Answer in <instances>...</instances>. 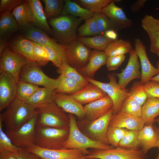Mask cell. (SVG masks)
Masks as SVG:
<instances>
[{
	"label": "cell",
	"instance_id": "cell-7",
	"mask_svg": "<svg viewBox=\"0 0 159 159\" xmlns=\"http://www.w3.org/2000/svg\"><path fill=\"white\" fill-rule=\"evenodd\" d=\"M115 75L114 73L108 74L107 77L109 80L108 83H104L85 77L89 82L101 89L111 98L113 103V114H116L120 111L123 102L129 97V90L122 87L118 84Z\"/></svg>",
	"mask_w": 159,
	"mask_h": 159
},
{
	"label": "cell",
	"instance_id": "cell-57",
	"mask_svg": "<svg viewBox=\"0 0 159 159\" xmlns=\"http://www.w3.org/2000/svg\"><path fill=\"white\" fill-rule=\"evenodd\" d=\"M157 147H158V155L157 157L155 158V159H159V139H158V143Z\"/></svg>",
	"mask_w": 159,
	"mask_h": 159
},
{
	"label": "cell",
	"instance_id": "cell-15",
	"mask_svg": "<svg viewBox=\"0 0 159 159\" xmlns=\"http://www.w3.org/2000/svg\"><path fill=\"white\" fill-rule=\"evenodd\" d=\"M130 57L125 68L119 73H114L119 78L118 84L125 88L131 81L135 79H140L141 72L140 70V64L135 49L132 48L129 53Z\"/></svg>",
	"mask_w": 159,
	"mask_h": 159
},
{
	"label": "cell",
	"instance_id": "cell-54",
	"mask_svg": "<svg viewBox=\"0 0 159 159\" xmlns=\"http://www.w3.org/2000/svg\"><path fill=\"white\" fill-rule=\"evenodd\" d=\"M0 159H18L16 154L8 151H0Z\"/></svg>",
	"mask_w": 159,
	"mask_h": 159
},
{
	"label": "cell",
	"instance_id": "cell-22",
	"mask_svg": "<svg viewBox=\"0 0 159 159\" xmlns=\"http://www.w3.org/2000/svg\"><path fill=\"white\" fill-rule=\"evenodd\" d=\"M141 26L150 39V52L156 54L159 51V19L146 15L142 19Z\"/></svg>",
	"mask_w": 159,
	"mask_h": 159
},
{
	"label": "cell",
	"instance_id": "cell-18",
	"mask_svg": "<svg viewBox=\"0 0 159 159\" xmlns=\"http://www.w3.org/2000/svg\"><path fill=\"white\" fill-rule=\"evenodd\" d=\"M134 43L135 49L140 59L141 68L140 82L143 84L158 74V71L150 62L147 56L145 47L142 40L139 38H136L134 40Z\"/></svg>",
	"mask_w": 159,
	"mask_h": 159
},
{
	"label": "cell",
	"instance_id": "cell-28",
	"mask_svg": "<svg viewBox=\"0 0 159 159\" xmlns=\"http://www.w3.org/2000/svg\"><path fill=\"white\" fill-rule=\"evenodd\" d=\"M20 27L11 11L0 13V38L7 41Z\"/></svg>",
	"mask_w": 159,
	"mask_h": 159
},
{
	"label": "cell",
	"instance_id": "cell-48",
	"mask_svg": "<svg viewBox=\"0 0 159 159\" xmlns=\"http://www.w3.org/2000/svg\"><path fill=\"white\" fill-rule=\"evenodd\" d=\"M143 84L148 97L159 98V82L150 80Z\"/></svg>",
	"mask_w": 159,
	"mask_h": 159
},
{
	"label": "cell",
	"instance_id": "cell-23",
	"mask_svg": "<svg viewBox=\"0 0 159 159\" xmlns=\"http://www.w3.org/2000/svg\"><path fill=\"white\" fill-rule=\"evenodd\" d=\"M107 57L104 51L92 50L89 61L83 67L77 69L85 77L94 79L97 71L106 64Z\"/></svg>",
	"mask_w": 159,
	"mask_h": 159
},
{
	"label": "cell",
	"instance_id": "cell-8",
	"mask_svg": "<svg viewBox=\"0 0 159 159\" xmlns=\"http://www.w3.org/2000/svg\"><path fill=\"white\" fill-rule=\"evenodd\" d=\"M22 29L23 37L37 43L49 47L58 54L63 62L68 64L65 46L51 38L43 30L32 24Z\"/></svg>",
	"mask_w": 159,
	"mask_h": 159
},
{
	"label": "cell",
	"instance_id": "cell-37",
	"mask_svg": "<svg viewBox=\"0 0 159 159\" xmlns=\"http://www.w3.org/2000/svg\"><path fill=\"white\" fill-rule=\"evenodd\" d=\"M139 131L128 130L120 141L118 147L127 149H137L140 147Z\"/></svg>",
	"mask_w": 159,
	"mask_h": 159
},
{
	"label": "cell",
	"instance_id": "cell-56",
	"mask_svg": "<svg viewBox=\"0 0 159 159\" xmlns=\"http://www.w3.org/2000/svg\"><path fill=\"white\" fill-rule=\"evenodd\" d=\"M156 66L158 71V73L156 76L152 78L150 80L159 82V60H158L156 62Z\"/></svg>",
	"mask_w": 159,
	"mask_h": 159
},
{
	"label": "cell",
	"instance_id": "cell-44",
	"mask_svg": "<svg viewBox=\"0 0 159 159\" xmlns=\"http://www.w3.org/2000/svg\"><path fill=\"white\" fill-rule=\"evenodd\" d=\"M142 106L130 97L123 102L120 111L139 117H141Z\"/></svg>",
	"mask_w": 159,
	"mask_h": 159
},
{
	"label": "cell",
	"instance_id": "cell-13",
	"mask_svg": "<svg viewBox=\"0 0 159 159\" xmlns=\"http://www.w3.org/2000/svg\"><path fill=\"white\" fill-rule=\"evenodd\" d=\"M65 47L68 63L71 67L77 69L87 64L92 51L90 48L77 40Z\"/></svg>",
	"mask_w": 159,
	"mask_h": 159
},
{
	"label": "cell",
	"instance_id": "cell-20",
	"mask_svg": "<svg viewBox=\"0 0 159 159\" xmlns=\"http://www.w3.org/2000/svg\"><path fill=\"white\" fill-rule=\"evenodd\" d=\"M113 107L112 99L107 95L84 107L85 117L87 120L93 121L107 114Z\"/></svg>",
	"mask_w": 159,
	"mask_h": 159
},
{
	"label": "cell",
	"instance_id": "cell-61",
	"mask_svg": "<svg viewBox=\"0 0 159 159\" xmlns=\"http://www.w3.org/2000/svg\"><path fill=\"white\" fill-rule=\"evenodd\" d=\"M39 159H43L40 158H39Z\"/></svg>",
	"mask_w": 159,
	"mask_h": 159
},
{
	"label": "cell",
	"instance_id": "cell-59",
	"mask_svg": "<svg viewBox=\"0 0 159 159\" xmlns=\"http://www.w3.org/2000/svg\"><path fill=\"white\" fill-rule=\"evenodd\" d=\"M156 121L157 122L159 125V117L156 119Z\"/></svg>",
	"mask_w": 159,
	"mask_h": 159
},
{
	"label": "cell",
	"instance_id": "cell-52",
	"mask_svg": "<svg viewBox=\"0 0 159 159\" xmlns=\"http://www.w3.org/2000/svg\"><path fill=\"white\" fill-rule=\"evenodd\" d=\"M16 155L18 159H39L40 158L24 148H21Z\"/></svg>",
	"mask_w": 159,
	"mask_h": 159
},
{
	"label": "cell",
	"instance_id": "cell-43",
	"mask_svg": "<svg viewBox=\"0 0 159 159\" xmlns=\"http://www.w3.org/2000/svg\"><path fill=\"white\" fill-rule=\"evenodd\" d=\"M128 130L126 128L109 126L107 133L109 144L114 147H118L120 141Z\"/></svg>",
	"mask_w": 159,
	"mask_h": 159
},
{
	"label": "cell",
	"instance_id": "cell-35",
	"mask_svg": "<svg viewBox=\"0 0 159 159\" xmlns=\"http://www.w3.org/2000/svg\"><path fill=\"white\" fill-rule=\"evenodd\" d=\"M58 78L59 84L55 90L56 92L72 95L84 87L74 80L62 74H60Z\"/></svg>",
	"mask_w": 159,
	"mask_h": 159
},
{
	"label": "cell",
	"instance_id": "cell-50",
	"mask_svg": "<svg viewBox=\"0 0 159 159\" xmlns=\"http://www.w3.org/2000/svg\"><path fill=\"white\" fill-rule=\"evenodd\" d=\"M23 0H1L0 13L6 11H11L15 8L22 4Z\"/></svg>",
	"mask_w": 159,
	"mask_h": 159
},
{
	"label": "cell",
	"instance_id": "cell-58",
	"mask_svg": "<svg viewBox=\"0 0 159 159\" xmlns=\"http://www.w3.org/2000/svg\"><path fill=\"white\" fill-rule=\"evenodd\" d=\"M79 159H97L94 158H86L85 156Z\"/></svg>",
	"mask_w": 159,
	"mask_h": 159
},
{
	"label": "cell",
	"instance_id": "cell-38",
	"mask_svg": "<svg viewBox=\"0 0 159 159\" xmlns=\"http://www.w3.org/2000/svg\"><path fill=\"white\" fill-rule=\"evenodd\" d=\"M44 4V12L47 19L58 17L61 14L64 5L63 0H42Z\"/></svg>",
	"mask_w": 159,
	"mask_h": 159
},
{
	"label": "cell",
	"instance_id": "cell-14",
	"mask_svg": "<svg viewBox=\"0 0 159 159\" xmlns=\"http://www.w3.org/2000/svg\"><path fill=\"white\" fill-rule=\"evenodd\" d=\"M113 108L105 115L92 121H89L87 131L90 138L106 145H109L107 133L111 117ZM88 121V120H87Z\"/></svg>",
	"mask_w": 159,
	"mask_h": 159
},
{
	"label": "cell",
	"instance_id": "cell-12",
	"mask_svg": "<svg viewBox=\"0 0 159 159\" xmlns=\"http://www.w3.org/2000/svg\"><path fill=\"white\" fill-rule=\"evenodd\" d=\"M26 149L43 159H79L88 154V153L80 149H47L35 145Z\"/></svg>",
	"mask_w": 159,
	"mask_h": 159
},
{
	"label": "cell",
	"instance_id": "cell-34",
	"mask_svg": "<svg viewBox=\"0 0 159 159\" xmlns=\"http://www.w3.org/2000/svg\"><path fill=\"white\" fill-rule=\"evenodd\" d=\"M132 49L130 42L128 40L116 39L110 43L104 51L107 57L129 53Z\"/></svg>",
	"mask_w": 159,
	"mask_h": 159
},
{
	"label": "cell",
	"instance_id": "cell-29",
	"mask_svg": "<svg viewBox=\"0 0 159 159\" xmlns=\"http://www.w3.org/2000/svg\"><path fill=\"white\" fill-rule=\"evenodd\" d=\"M11 13L20 28H24L31 24L32 13L28 0H24L21 4L14 9Z\"/></svg>",
	"mask_w": 159,
	"mask_h": 159
},
{
	"label": "cell",
	"instance_id": "cell-47",
	"mask_svg": "<svg viewBox=\"0 0 159 159\" xmlns=\"http://www.w3.org/2000/svg\"><path fill=\"white\" fill-rule=\"evenodd\" d=\"M32 42L34 44V53L37 59L35 63L41 67L46 65L49 61L47 52L41 44Z\"/></svg>",
	"mask_w": 159,
	"mask_h": 159
},
{
	"label": "cell",
	"instance_id": "cell-3",
	"mask_svg": "<svg viewBox=\"0 0 159 159\" xmlns=\"http://www.w3.org/2000/svg\"><path fill=\"white\" fill-rule=\"evenodd\" d=\"M69 132L64 144V148L78 149L89 153L88 148L109 150L115 148L112 145L104 144L93 140L83 133L77 124L76 119L73 114L69 113Z\"/></svg>",
	"mask_w": 159,
	"mask_h": 159
},
{
	"label": "cell",
	"instance_id": "cell-39",
	"mask_svg": "<svg viewBox=\"0 0 159 159\" xmlns=\"http://www.w3.org/2000/svg\"><path fill=\"white\" fill-rule=\"evenodd\" d=\"M39 87L38 86L19 80L17 83L16 97L20 100L25 102Z\"/></svg>",
	"mask_w": 159,
	"mask_h": 159
},
{
	"label": "cell",
	"instance_id": "cell-60",
	"mask_svg": "<svg viewBox=\"0 0 159 159\" xmlns=\"http://www.w3.org/2000/svg\"><path fill=\"white\" fill-rule=\"evenodd\" d=\"M156 54L157 56L159 57V51Z\"/></svg>",
	"mask_w": 159,
	"mask_h": 159
},
{
	"label": "cell",
	"instance_id": "cell-49",
	"mask_svg": "<svg viewBox=\"0 0 159 159\" xmlns=\"http://www.w3.org/2000/svg\"><path fill=\"white\" fill-rule=\"evenodd\" d=\"M125 56L124 54H120L108 57L106 65L108 71L117 69L125 60Z\"/></svg>",
	"mask_w": 159,
	"mask_h": 159
},
{
	"label": "cell",
	"instance_id": "cell-5",
	"mask_svg": "<svg viewBox=\"0 0 159 159\" xmlns=\"http://www.w3.org/2000/svg\"><path fill=\"white\" fill-rule=\"evenodd\" d=\"M36 125L69 129L68 115L54 101L36 108Z\"/></svg>",
	"mask_w": 159,
	"mask_h": 159
},
{
	"label": "cell",
	"instance_id": "cell-55",
	"mask_svg": "<svg viewBox=\"0 0 159 159\" xmlns=\"http://www.w3.org/2000/svg\"><path fill=\"white\" fill-rule=\"evenodd\" d=\"M0 55L4 49L8 45L7 41L0 38Z\"/></svg>",
	"mask_w": 159,
	"mask_h": 159
},
{
	"label": "cell",
	"instance_id": "cell-16",
	"mask_svg": "<svg viewBox=\"0 0 159 159\" xmlns=\"http://www.w3.org/2000/svg\"><path fill=\"white\" fill-rule=\"evenodd\" d=\"M17 82L10 74H0V111L5 109L16 97Z\"/></svg>",
	"mask_w": 159,
	"mask_h": 159
},
{
	"label": "cell",
	"instance_id": "cell-33",
	"mask_svg": "<svg viewBox=\"0 0 159 159\" xmlns=\"http://www.w3.org/2000/svg\"><path fill=\"white\" fill-rule=\"evenodd\" d=\"M76 40L90 49L101 51H104L108 45L114 40L105 34L92 37H77Z\"/></svg>",
	"mask_w": 159,
	"mask_h": 159
},
{
	"label": "cell",
	"instance_id": "cell-11",
	"mask_svg": "<svg viewBox=\"0 0 159 159\" xmlns=\"http://www.w3.org/2000/svg\"><path fill=\"white\" fill-rule=\"evenodd\" d=\"M85 157L97 159H149L141 149H127L119 147L107 150L92 149Z\"/></svg>",
	"mask_w": 159,
	"mask_h": 159
},
{
	"label": "cell",
	"instance_id": "cell-9",
	"mask_svg": "<svg viewBox=\"0 0 159 159\" xmlns=\"http://www.w3.org/2000/svg\"><path fill=\"white\" fill-rule=\"evenodd\" d=\"M0 55V73L10 74L17 83L19 81L21 69L28 62V60L24 56L11 51L7 46Z\"/></svg>",
	"mask_w": 159,
	"mask_h": 159
},
{
	"label": "cell",
	"instance_id": "cell-10",
	"mask_svg": "<svg viewBox=\"0 0 159 159\" xmlns=\"http://www.w3.org/2000/svg\"><path fill=\"white\" fill-rule=\"evenodd\" d=\"M37 114L16 131L6 130V133L16 147L27 148L34 144Z\"/></svg>",
	"mask_w": 159,
	"mask_h": 159
},
{
	"label": "cell",
	"instance_id": "cell-51",
	"mask_svg": "<svg viewBox=\"0 0 159 159\" xmlns=\"http://www.w3.org/2000/svg\"><path fill=\"white\" fill-rule=\"evenodd\" d=\"M41 45L47 52L49 61L52 62L53 64L57 68L60 67L62 64L64 62H63L58 54L49 47Z\"/></svg>",
	"mask_w": 159,
	"mask_h": 159
},
{
	"label": "cell",
	"instance_id": "cell-53",
	"mask_svg": "<svg viewBox=\"0 0 159 159\" xmlns=\"http://www.w3.org/2000/svg\"><path fill=\"white\" fill-rule=\"evenodd\" d=\"M147 0H138L133 3L130 6L131 11L136 13L139 12L140 9L143 7Z\"/></svg>",
	"mask_w": 159,
	"mask_h": 159
},
{
	"label": "cell",
	"instance_id": "cell-46",
	"mask_svg": "<svg viewBox=\"0 0 159 159\" xmlns=\"http://www.w3.org/2000/svg\"><path fill=\"white\" fill-rule=\"evenodd\" d=\"M94 16L97 28L100 35H104L109 30L115 31L110 20L105 14L100 12L95 13Z\"/></svg>",
	"mask_w": 159,
	"mask_h": 159
},
{
	"label": "cell",
	"instance_id": "cell-25",
	"mask_svg": "<svg viewBox=\"0 0 159 159\" xmlns=\"http://www.w3.org/2000/svg\"><path fill=\"white\" fill-rule=\"evenodd\" d=\"M159 135V130L155 129L153 124L145 125L139 131L140 147L145 153L147 154L150 149L157 147Z\"/></svg>",
	"mask_w": 159,
	"mask_h": 159
},
{
	"label": "cell",
	"instance_id": "cell-6",
	"mask_svg": "<svg viewBox=\"0 0 159 159\" xmlns=\"http://www.w3.org/2000/svg\"><path fill=\"white\" fill-rule=\"evenodd\" d=\"M41 66L34 62H28L22 68L19 80L55 90L59 83V79L51 78L45 74Z\"/></svg>",
	"mask_w": 159,
	"mask_h": 159
},
{
	"label": "cell",
	"instance_id": "cell-45",
	"mask_svg": "<svg viewBox=\"0 0 159 159\" xmlns=\"http://www.w3.org/2000/svg\"><path fill=\"white\" fill-rule=\"evenodd\" d=\"M3 124L0 117V151H8L17 154L21 148L15 146L3 130Z\"/></svg>",
	"mask_w": 159,
	"mask_h": 159
},
{
	"label": "cell",
	"instance_id": "cell-27",
	"mask_svg": "<svg viewBox=\"0 0 159 159\" xmlns=\"http://www.w3.org/2000/svg\"><path fill=\"white\" fill-rule=\"evenodd\" d=\"M28 1L31 6L32 13L31 24L43 30L47 34L53 35L41 1L39 0H28Z\"/></svg>",
	"mask_w": 159,
	"mask_h": 159
},
{
	"label": "cell",
	"instance_id": "cell-40",
	"mask_svg": "<svg viewBox=\"0 0 159 159\" xmlns=\"http://www.w3.org/2000/svg\"><path fill=\"white\" fill-rule=\"evenodd\" d=\"M129 97L142 106L146 101L148 96L144 84L139 81H135L129 91Z\"/></svg>",
	"mask_w": 159,
	"mask_h": 159
},
{
	"label": "cell",
	"instance_id": "cell-17",
	"mask_svg": "<svg viewBox=\"0 0 159 159\" xmlns=\"http://www.w3.org/2000/svg\"><path fill=\"white\" fill-rule=\"evenodd\" d=\"M101 12L108 18L116 31L131 26L132 21L128 18L122 8L116 6L114 0L104 8Z\"/></svg>",
	"mask_w": 159,
	"mask_h": 159
},
{
	"label": "cell",
	"instance_id": "cell-2",
	"mask_svg": "<svg viewBox=\"0 0 159 159\" xmlns=\"http://www.w3.org/2000/svg\"><path fill=\"white\" fill-rule=\"evenodd\" d=\"M82 20L79 18L67 15L49 18L48 22L58 42L66 47L76 40L77 29Z\"/></svg>",
	"mask_w": 159,
	"mask_h": 159
},
{
	"label": "cell",
	"instance_id": "cell-36",
	"mask_svg": "<svg viewBox=\"0 0 159 159\" xmlns=\"http://www.w3.org/2000/svg\"><path fill=\"white\" fill-rule=\"evenodd\" d=\"M57 72L60 74L74 80L83 87H85L89 83L77 69L72 67L67 63H63L60 67L57 69Z\"/></svg>",
	"mask_w": 159,
	"mask_h": 159
},
{
	"label": "cell",
	"instance_id": "cell-42",
	"mask_svg": "<svg viewBox=\"0 0 159 159\" xmlns=\"http://www.w3.org/2000/svg\"><path fill=\"white\" fill-rule=\"evenodd\" d=\"M77 29V36L78 37L100 35L97 31L95 16L85 21Z\"/></svg>",
	"mask_w": 159,
	"mask_h": 159
},
{
	"label": "cell",
	"instance_id": "cell-26",
	"mask_svg": "<svg viewBox=\"0 0 159 159\" xmlns=\"http://www.w3.org/2000/svg\"><path fill=\"white\" fill-rule=\"evenodd\" d=\"M8 45L11 51L24 56L29 62H36L32 41L23 36L20 37L8 43Z\"/></svg>",
	"mask_w": 159,
	"mask_h": 159
},
{
	"label": "cell",
	"instance_id": "cell-19",
	"mask_svg": "<svg viewBox=\"0 0 159 159\" xmlns=\"http://www.w3.org/2000/svg\"><path fill=\"white\" fill-rule=\"evenodd\" d=\"M52 97L54 102L65 112L74 115L80 119L85 117L84 107L70 95L55 91Z\"/></svg>",
	"mask_w": 159,
	"mask_h": 159
},
{
	"label": "cell",
	"instance_id": "cell-41",
	"mask_svg": "<svg viewBox=\"0 0 159 159\" xmlns=\"http://www.w3.org/2000/svg\"><path fill=\"white\" fill-rule=\"evenodd\" d=\"M113 0H76L75 1L82 7L94 13L101 11Z\"/></svg>",
	"mask_w": 159,
	"mask_h": 159
},
{
	"label": "cell",
	"instance_id": "cell-31",
	"mask_svg": "<svg viewBox=\"0 0 159 159\" xmlns=\"http://www.w3.org/2000/svg\"><path fill=\"white\" fill-rule=\"evenodd\" d=\"M159 115V98L148 97L142 106L141 117L145 125L153 124L155 118Z\"/></svg>",
	"mask_w": 159,
	"mask_h": 159
},
{
	"label": "cell",
	"instance_id": "cell-30",
	"mask_svg": "<svg viewBox=\"0 0 159 159\" xmlns=\"http://www.w3.org/2000/svg\"><path fill=\"white\" fill-rule=\"evenodd\" d=\"M64 1L62 15H70L78 17L85 21L92 17L94 16V13L82 7L75 1L64 0Z\"/></svg>",
	"mask_w": 159,
	"mask_h": 159
},
{
	"label": "cell",
	"instance_id": "cell-32",
	"mask_svg": "<svg viewBox=\"0 0 159 159\" xmlns=\"http://www.w3.org/2000/svg\"><path fill=\"white\" fill-rule=\"evenodd\" d=\"M55 90L47 87H39L25 102L36 108L53 101L52 96Z\"/></svg>",
	"mask_w": 159,
	"mask_h": 159
},
{
	"label": "cell",
	"instance_id": "cell-21",
	"mask_svg": "<svg viewBox=\"0 0 159 159\" xmlns=\"http://www.w3.org/2000/svg\"><path fill=\"white\" fill-rule=\"evenodd\" d=\"M145 125V123L141 117L120 111L116 114H113L109 126L139 131L143 128Z\"/></svg>",
	"mask_w": 159,
	"mask_h": 159
},
{
	"label": "cell",
	"instance_id": "cell-4",
	"mask_svg": "<svg viewBox=\"0 0 159 159\" xmlns=\"http://www.w3.org/2000/svg\"><path fill=\"white\" fill-rule=\"evenodd\" d=\"M69 129L36 125L34 144L44 148H64L65 142L69 134Z\"/></svg>",
	"mask_w": 159,
	"mask_h": 159
},
{
	"label": "cell",
	"instance_id": "cell-1",
	"mask_svg": "<svg viewBox=\"0 0 159 159\" xmlns=\"http://www.w3.org/2000/svg\"><path fill=\"white\" fill-rule=\"evenodd\" d=\"M36 108L16 97L7 107L0 117L6 130L16 131L36 114Z\"/></svg>",
	"mask_w": 159,
	"mask_h": 159
},
{
	"label": "cell",
	"instance_id": "cell-24",
	"mask_svg": "<svg viewBox=\"0 0 159 159\" xmlns=\"http://www.w3.org/2000/svg\"><path fill=\"white\" fill-rule=\"evenodd\" d=\"M107 95L98 87L90 82L75 93L70 95L82 105L87 104L101 98Z\"/></svg>",
	"mask_w": 159,
	"mask_h": 159
}]
</instances>
